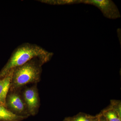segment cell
I'll list each match as a JSON object with an SVG mask.
<instances>
[{"instance_id":"2","label":"cell","mask_w":121,"mask_h":121,"mask_svg":"<svg viewBox=\"0 0 121 121\" xmlns=\"http://www.w3.org/2000/svg\"><path fill=\"white\" fill-rule=\"evenodd\" d=\"M45 63L41 59L35 58L13 69L9 91L18 90L26 84L39 82L42 66Z\"/></svg>"},{"instance_id":"10","label":"cell","mask_w":121,"mask_h":121,"mask_svg":"<svg viewBox=\"0 0 121 121\" xmlns=\"http://www.w3.org/2000/svg\"><path fill=\"white\" fill-rule=\"evenodd\" d=\"M111 108L117 111L119 114L121 115V100H111L110 104L109 106Z\"/></svg>"},{"instance_id":"7","label":"cell","mask_w":121,"mask_h":121,"mask_svg":"<svg viewBox=\"0 0 121 121\" xmlns=\"http://www.w3.org/2000/svg\"><path fill=\"white\" fill-rule=\"evenodd\" d=\"M28 117L15 114L4 106L0 105V121H22Z\"/></svg>"},{"instance_id":"5","label":"cell","mask_w":121,"mask_h":121,"mask_svg":"<svg viewBox=\"0 0 121 121\" xmlns=\"http://www.w3.org/2000/svg\"><path fill=\"white\" fill-rule=\"evenodd\" d=\"M84 3L93 4L101 10L106 17L115 19L120 17L119 12L114 3L110 0H87Z\"/></svg>"},{"instance_id":"4","label":"cell","mask_w":121,"mask_h":121,"mask_svg":"<svg viewBox=\"0 0 121 121\" xmlns=\"http://www.w3.org/2000/svg\"><path fill=\"white\" fill-rule=\"evenodd\" d=\"M22 95L30 116L37 114L40 105V99L36 85L27 87L24 90Z\"/></svg>"},{"instance_id":"8","label":"cell","mask_w":121,"mask_h":121,"mask_svg":"<svg viewBox=\"0 0 121 121\" xmlns=\"http://www.w3.org/2000/svg\"><path fill=\"white\" fill-rule=\"evenodd\" d=\"M101 112L108 121H121V115L109 106Z\"/></svg>"},{"instance_id":"3","label":"cell","mask_w":121,"mask_h":121,"mask_svg":"<svg viewBox=\"0 0 121 121\" xmlns=\"http://www.w3.org/2000/svg\"><path fill=\"white\" fill-rule=\"evenodd\" d=\"M19 91H10L8 94L6 99V107L15 114L29 117L30 115L26 103Z\"/></svg>"},{"instance_id":"9","label":"cell","mask_w":121,"mask_h":121,"mask_svg":"<svg viewBox=\"0 0 121 121\" xmlns=\"http://www.w3.org/2000/svg\"><path fill=\"white\" fill-rule=\"evenodd\" d=\"M96 115L92 116L80 112L73 117H65L64 120L65 121H93Z\"/></svg>"},{"instance_id":"13","label":"cell","mask_w":121,"mask_h":121,"mask_svg":"<svg viewBox=\"0 0 121 121\" xmlns=\"http://www.w3.org/2000/svg\"><path fill=\"white\" fill-rule=\"evenodd\" d=\"M0 105L4 106L6 108V106H5L4 104H3V103H2L1 101H0Z\"/></svg>"},{"instance_id":"12","label":"cell","mask_w":121,"mask_h":121,"mask_svg":"<svg viewBox=\"0 0 121 121\" xmlns=\"http://www.w3.org/2000/svg\"><path fill=\"white\" fill-rule=\"evenodd\" d=\"M93 121H99L97 115H96L95 118L94 119V120Z\"/></svg>"},{"instance_id":"6","label":"cell","mask_w":121,"mask_h":121,"mask_svg":"<svg viewBox=\"0 0 121 121\" xmlns=\"http://www.w3.org/2000/svg\"><path fill=\"white\" fill-rule=\"evenodd\" d=\"M13 69L0 79V100L6 106V99L9 91Z\"/></svg>"},{"instance_id":"1","label":"cell","mask_w":121,"mask_h":121,"mask_svg":"<svg viewBox=\"0 0 121 121\" xmlns=\"http://www.w3.org/2000/svg\"><path fill=\"white\" fill-rule=\"evenodd\" d=\"M53 56L52 52L35 44L26 43L14 50L6 65L0 72V79L4 78L12 70L23 65L35 58H39L47 63Z\"/></svg>"},{"instance_id":"14","label":"cell","mask_w":121,"mask_h":121,"mask_svg":"<svg viewBox=\"0 0 121 121\" xmlns=\"http://www.w3.org/2000/svg\"><path fill=\"white\" fill-rule=\"evenodd\" d=\"M63 121H64V120H63Z\"/></svg>"},{"instance_id":"11","label":"cell","mask_w":121,"mask_h":121,"mask_svg":"<svg viewBox=\"0 0 121 121\" xmlns=\"http://www.w3.org/2000/svg\"><path fill=\"white\" fill-rule=\"evenodd\" d=\"M98 118L99 121H108L104 117L101 112H100L99 114H97Z\"/></svg>"}]
</instances>
